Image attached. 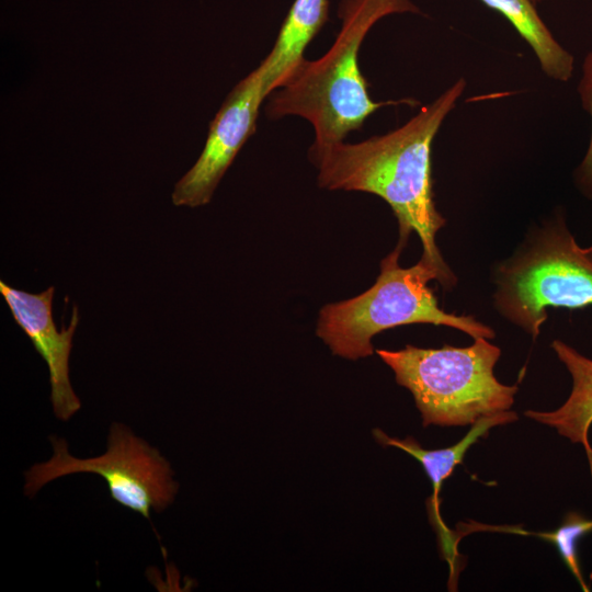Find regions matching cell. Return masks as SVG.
I'll return each mask as SVG.
<instances>
[{"mask_svg":"<svg viewBox=\"0 0 592 592\" xmlns=\"http://www.w3.org/2000/svg\"><path fill=\"white\" fill-rule=\"evenodd\" d=\"M458 78L403 125L363 141L311 144L308 157L318 169L320 187L330 191H360L383 198L395 214L399 242L407 244L415 232L422 243L421 258L439 274L446 291L457 277L444 261L436 235L446 219L437 210L432 180V145L447 115L466 89Z\"/></svg>","mask_w":592,"mask_h":592,"instance_id":"1","label":"cell"},{"mask_svg":"<svg viewBox=\"0 0 592 592\" xmlns=\"http://www.w3.org/2000/svg\"><path fill=\"white\" fill-rule=\"evenodd\" d=\"M399 13L421 14L411 0H340L341 29L321 57L304 61L266 99L270 119L296 115L314 127L312 144L343 141L358 130L366 118L387 105H417L413 99L373 101L358 67L361 44L380 19Z\"/></svg>","mask_w":592,"mask_h":592,"instance_id":"2","label":"cell"},{"mask_svg":"<svg viewBox=\"0 0 592 592\" xmlns=\"http://www.w3.org/2000/svg\"><path fill=\"white\" fill-rule=\"evenodd\" d=\"M406 246L396 248L380 262V273L364 293L320 310L316 333L331 352L349 360L374 353L376 334L406 325L429 323L457 329L469 337L493 339L494 330L469 315L443 310L429 285L439 282L436 270L422 258L410 267L398 260Z\"/></svg>","mask_w":592,"mask_h":592,"instance_id":"3","label":"cell"},{"mask_svg":"<svg viewBox=\"0 0 592 592\" xmlns=\"http://www.w3.org/2000/svg\"><path fill=\"white\" fill-rule=\"evenodd\" d=\"M474 340L464 348L408 344L398 351H376L392 369L397 384L412 394L423 426L474 424L514 403L517 386L500 383L493 373L500 348L486 338Z\"/></svg>","mask_w":592,"mask_h":592,"instance_id":"4","label":"cell"},{"mask_svg":"<svg viewBox=\"0 0 592 592\" xmlns=\"http://www.w3.org/2000/svg\"><path fill=\"white\" fill-rule=\"evenodd\" d=\"M499 315L536 338L547 308L592 307V259L558 213L536 227L493 274Z\"/></svg>","mask_w":592,"mask_h":592,"instance_id":"5","label":"cell"},{"mask_svg":"<svg viewBox=\"0 0 592 592\" xmlns=\"http://www.w3.org/2000/svg\"><path fill=\"white\" fill-rule=\"evenodd\" d=\"M50 443L52 458L25 473L24 493L29 497L59 477L92 473L103 477L115 502L149 520L152 510L163 511L178 492L170 463L121 423L111 425L107 449L96 457L71 456L64 439L50 437Z\"/></svg>","mask_w":592,"mask_h":592,"instance_id":"6","label":"cell"},{"mask_svg":"<svg viewBox=\"0 0 592 592\" xmlns=\"http://www.w3.org/2000/svg\"><path fill=\"white\" fill-rule=\"evenodd\" d=\"M266 98L258 66L234 87L210 122L201 156L174 185L173 205L198 207L210 202L237 153L254 134L259 110Z\"/></svg>","mask_w":592,"mask_h":592,"instance_id":"7","label":"cell"},{"mask_svg":"<svg viewBox=\"0 0 592 592\" xmlns=\"http://www.w3.org/2000/svg\"><path fill=\"white\" fill-rule=\"evenodd\" d=\"M0 293L16 325L46 362L49 372L50 401L55 415L61 421H67L81 407L80 399L69 379V356L72 338L79 322L77 306L73 307L68 328L59 331L53 318L54 286L33 294L16 289L1 281Z\"/></svg>","mask_w":592,"mask_h":592,"instance_id":"8","label":"cell"},{"mask_svg":"<svg viewBox=\"0 0 592 592\" xmlns=\"http://www.w3.org/2000/svg\"><path fill=\"white\" fill-rule=\"evenodd\" d=\"M550 346L571 376V391L558 409L526 410L524 415L554 428L570 442L580 444L584 449L592 477V445L589 441L592 425V360L558 339L554 340Z\"/></svg>","mask_w":592,"mask_h":592,"instance_id":"9","label":"cell"},{"mask_svg":"<svg viewBox=\"0 0 592 592\" xmlns=\"http://www.w3.org/2000/svg\"><path fill=\"white\" fill-rule=\"evenodd\" d=\"M328 0H295L276 41L260 62L267 96L304 61V52L328 21Z\"/></svg>","mask_w":592,"mask_h":592,"instance_id":"10","label":"cell"},{"mask_svg":"<svg viewBox=\"0 0 592 592\" xmlns=\"http://www.w3.org/2000/svg\"><path fill=\"white\" fill-rule=\"evenodd\" d=\"M517 418V414L510 410L482 417L471 424L469 432L459 442L441 449H424L413 437L408 436L403 440L390 437L379 429H375L373 434L380 444L400 448L421 463L433 486V496L429 505L430 517L434 520L437 530L447 540L445 533L449 532L445 528L440 515L439 493L443 481L463 462L468 448L479 437L487 435L491 428L514 422Z\"/></svg>","mask_w":592,"mask_h":592,"instance_id":"11","label":"cell"},{"mask_svg":"<svg viewBox=\"0 0 592 592\" xmlns=\"http://www.w3.org/2000/svg\"><path fill=\"white\" fill-rule=\"evenodd\" d=\"M502 14L533 50L545 76L559 82L571 79L573 55L553 35L533 0H480Z\"/></svg>","mask_w":592,"mask_h":592,"instance_id":"12","label":"cell"},{"mask_svg":"<svg viewBox=\"0 0 592 592\" xmlns=\"http://www.w3.org/2000/svg\"><path fill=\"white\" fill-rule=\"evenodd\" d=\"M591 531L592 520L587 519L578 512L570 511L566 514L561 525L554 532L535 534V536H539L557 547L562 561L583 591H589V588L580 568L578 544Z\"/></svg>","mask_w":592,"mask_h":592,"instance_id":"13","label":"cell"},{"mask_svg":"<svg viewBox=\"0 0 592 592\" xmlns=\"http://www.w3.org/2000/svg\"><path fill=\"white\" fill-rule=\"evenodd\" d=\"M577 89L582 107L590 115L592 122V49L583 59L581 78ZM573 182L584 197L592 200V129L584 157L573 172Z\"/></svg>","mask_w":592,"mask_h":592,"instance_id":"14","label":"cell"},{"mask_svg":"<svg viewBox=\"0 0 592 592\" xmlns=\"http://www.w3.org/2000/svg\"><path fill=\"white\" fill-rule=\"evenodd\" d=\"M584 250L588 253V255L592 259V244L588 248H584Z\"/></svg>","mask_w":592,"mask_h":592,"instance_id":"15","label":"cell"},{"mask_svg":"<svg viewBox=\"0 0 592 592\" xmlns=\"http://www.w3.org/2000/svg\"><path fill=\"white\" fill-rule=\"evenodd\" d=\"M535 4L539 3L542 0H533Z\"/></svg>","mask_w":592,"mask_h":592,"instance_id":"16","label":"cell"}]
</instances>
